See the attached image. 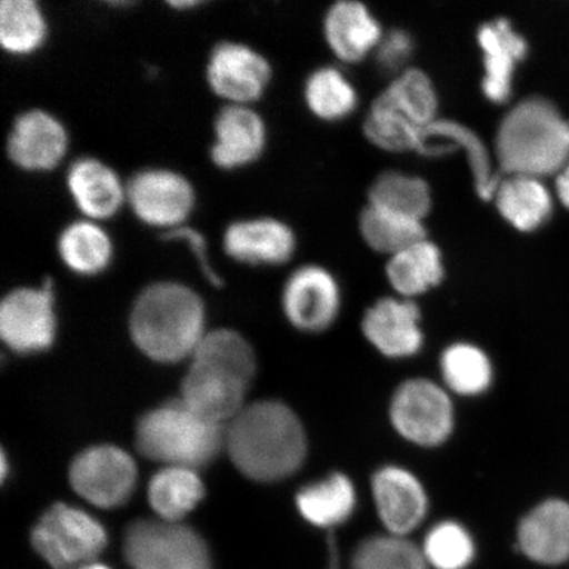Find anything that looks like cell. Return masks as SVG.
Segmentation results:
<instances>
[{
  "label": "cell",
  "mask_w": 569,
  "mask_h": 569,
  "mask_svg": "<svg viewBox=\"0 0 569 569\" xmlns=\"http://www.w3.org/2000/svg\"><path fill=\"white\" fill-rule=\"evenodd\" d=\"M362 130L375 147L391 153L416 152L422 132V128L376 103L369 109Z\"/></svg>",
  "instance_id": "d590c367"
},
{
  "label": "cell",
  "mask_w": 569,
  "mask_h": 569,
  "mask_svg": "<svg viewBox=\"0 0 569 569\" xmlns=\"http://www.w3.org/2000/svg\"><path fill=\"white\" fill-rule=\"evenodd\" d=\"M373 103L386 107L419 128L439 118V97L431 78L423 70L409 68L391 78Z\"/></svg>",
  "instance_id": "4316f807"
},
{
  "label": "cell",
  "mask_w": 569,
  "mask_h": 569,
  "mask_svg": "<svg viewBox=\"0 0 569 569\" xmlns=\"http://www.w3.org/2000/svg\"><path fill=\"white\" fill-rule=\"evenodd\" d=\"M387 277L396 293L403 298L422 296L443 281L442 251L429 238L389 256Z\"/></svg>",
  "instance_id": "484cf974"
},
{
  "label": "cell",
  "mask_w": 569,
  "mask_h": 569,
  "mask_svg": "<svg viewBox=\"0 0 569 569\" xmlns=\"http://www.w3.org/2000/svg\"><path fill=\"white\" fill-rule=\"evenodd\" d=\"M416 152L427 158L465 152L476 191L483 201H492L502 176L497 172L493 156L486 142L471 128L455 120L438 118L423 128Z\"/></svg>",
  "instance_id": "ac0fdd59"
},
{
  "label": "cell",
  "mask_w": 569,
  "mask_h": 569,
  "mask_svg": "<svg viewBox=\"0 0 569 569\" xmlns=\"http://www.w3.org/2000/svg\"><path fill=\"white\" fill-rule=\"evenodd\" d=\"M351 569H427V561L410 540L389 533L365 540L353 553Z\"/></svg>",
  "instance_id": "e575fe53"
},
{
  "label": "cell",
  "mask_w": 569,
  "mask_h": 569,
  "mask_svg": "<svg viewBox=\"0 0 569 569\" xmlns=\"http://www.w3.org/2000/svg\"><path fill=\"white\" fill-rule=\"evenodd\" d=\"M557 193L560 202L569 209V163L557 177Z\"/></svg>",
  "instance_id": "60d3db41"
},
{
  "label": "cell",
  "mask_w": 569,
  "mask_h": 569,
  "mask_svg": "<svg viewBox=\"0 0 569 569\" xmlns=\"http://www.w3.org/2000/svg\"><path fill=\"white\" fill-rule=\"evenodd\" d=\"M67 189L82 218L98 223L118 216L127 206V182L97 158H80L70 163Z\"/></svg>",
  "instance_id": "ffe728a7"
},
{
  "label": "cell",
  "mask_w": 569,
  "mask_h": 569,
  "mask_svg": "<svg viewBox=\"0 0 569 569\" xmlns=\"http://www.w3.org/2000/svg\"><path fill=\"white\" fill-rule=\"evenodd\" d=\"M361 327L369 343L391 359L410 358L423 346L421 311L409 298H381L367 310Z\"/></svg>",
  "instance_id": "d6986e66"
},
{
  "label": "cell",
  "mask_w": 569,
  "mask_h": 569,
  "mask_svg": "<svg viewBox=\"0 0 569 569\" xmlns=\"http://www.w3.org/2000/svg\"><path fill=\"white\" fill-rule=\"evenodd\" d=\"M476 39L482 53V94L495 104L509 102L518 63L529 52L528 41L505 18L486 21Z\"/></svg>",
  "instance_id": "2e32d148"
},
{
  "label": "cell",
  "mask_w": 569,
  "mask_h": 569,
  "mask_svg": "<svg viewBox=\"0 0 569 569\" xmlns=\"http://www.w3.org/2000/svg\"><path fill=\"white\" fill-rule=\"evenodd\" d=\"M77 569H111L104 565H101V563H96V561H92V563H89L87 566H82L80 568H77Z\"/></svg>",
  "instance_id": "7bdbcfd3"
},
{
  "label": "cell",
  "mask_w": 569,
  "mask_h": 569,
  "mask_svg": "<svg viewBox=\"0 0 569 569\" xmlns=\"http://www.w3.org/2000/svg\"><path fill=\"white\" fill-rule=\"evenodd\" d=\"M422 552L437 569H465L473 559L475 543L461 525L447 521L427 533Z\"/></svg>",
  "instance_id": "8d00e7d4"
},
{
  "label": "cell",
  "mask_w": 569,
  "mask_h": 569,
  "mask_svg": "<svg viewBox=\"0 0 569 569\" xmlns=\"http://www.w3.org/2000/svg\"><path fill=\"white\" fill-rule=\"evenodd\" d=\"M203 497L204 486L196 469L163 467L149 482V503L163 521L180 522Z\"/></svg>",
  "instance_id": "f546056e"
},
{
  "label": "cell",
  "mask_w": 569,
  "mask_h": 569,
  "mask_svg": "<svg viewBox=\"0 0 569 569\" xmlns=\"http://www.w3.org/2000/svg\"><path fill=\"white\" fill-rule=\"evenodd\" d=\"M492 201L505 222L521 232L542 229L553 211L552 196L542 178L526 174H503Z\"/></svg>",
  "instance_id": "cb8c5ba5"
},
{
  "label": "cell",
  "mask_w": 569,
  "mask_h": 569,
  "mask_svg": "<svg viewBox=\"0 0 569 569\" xmlns=\"http://www.w3.org/2000/svg\"><path fill=\"white\" fill-rule=\"evenodd\" d=\"M495 159L503 174H559L569 163V119L550 99L533 96L510 107L497 127Z\"/></svg>",
  "instance_id": "7a4b0ae2"
},
{
  "label": "cell",
  "mask_w": 569,
  "mask_h": 569,
  "mask_svg": "<svg viewBox=\"0 0 569 569\" xmlns=\"http://www.w3.org/2000/svg\"><path fill=\"white\" fill-rule=\"evenodd\" d=\"M272 77L267 57L238 41L219 42L206 66L210 90L226 104L253 106L264 97Z\"/></svg>",
  "instance_id": "8fae6325"
},
{
  "label": "cell",
  "mask_w": 569,
  "mask_h": 569,
  "mask_svg": "<svg viewBox=\"0 0 569 569\" xmlns=\"http://www.w3.org/2000/svg\"><path fill=\"white\" fill-rule=\"evenodd\" d=\"M386 31L369 7L358 0H340L327 10L323 34L338 60L356 63L375 53Z\"/></svg>",
  "instance_id": "7402d4cb"
},
{
  "label": "cell",
  "mask_w": 569,
  "mask_h": 569,
  "mask_svg": "<svg viewBox=\"0 0 569 569\" xmlns=\"http://www.w3.org/2000/svg\"><path fill=\"white\" fill-rule=\"evenodd\" d=\"M210 159L219 169L252 166L264 153L268 130L253 106L226 104L213 119Z\"/></svg>",
  "instance_id": "9a60e30c"
},
{
  "label": "cell",
  "mask_w": 569,
  "mask_h": 569,
  "mask_svg": "<svg viewBox=\"0 0 569 569\" xmlns=\"http://www.w3.org/2000/svg\"><path fill=\"white\" fill-rule=\"evenodd\" d=\"M70 486L84 500L102 509H116L130 500L138 468L126 451L94 446L77 455L69 469Z\"/></svg>",
  "instance_id": "30bf717a"
},
{
  "label": "cell",
  "mask_w": 569,
  "mask_h": 569,
  "mask_svg": "<svg viewBox=\"0 0 569 569\" xmlns=\"http://www.w3.org/2000/svg\"><path fill=\"white\" fill-rule=\"evenodd\" d=\"M191 359L218 362L253 380L256 356L244 337L231 330L206 333Z\"/></svg>",
  "instance_id": "74e56055"
},
{
  "label": "cell",
  "mask_w": 569,
  "mask_h": 569,
  "mask_svg": "<svg viewBox=\"0 0 569 569\" xmlns=\"http://www.w3.org/2000/svg\"><path fill=\"white\" fill-rule=\"evenodd\" d=\"M223 249L240 264L276 267L293 258L297 237L288 223L277 218L241 219L224 230Z\"/></svg>",
  "instance_id": "e0dca14e"
},
{
  "label": "cell",
  "mask_w": 569,
  "mask_h": 569,
  "mask_svg": "<svg viewBox=\"0 0 569 569\" xmlns=\"http://www.w3.org/2000/svg\"><path fill=\"white\" fill-rule=\"evenodd\" d=\"M36 552L54 569H77L92 563L106 549L107 532L87 511L54 503L32 530Z\"/></svg>",
  "instance_id": "8992f818"
},
{
  "label": "cell",
  "mask_w": 569,
  "mask_h": 569,
  "mask_svg": "<svg viewBox=\"0 0 569 569\" xmlns=\"http://www.w3.org/2000/svg\"><path fill=\"white\" fill-rule=\"evenodd\" d=\"M306 107L323 122H340L358 109L359 92L343 70L338 67H320L305 82Z\"/></svg>",
  "instance_id": "f1b7e54d"
},
{
  "label": "cell",
  "mask_w": 569,
  "mask_h": 569,
  "mask_svg": "<svg viewBox=\"0 0 569 569\" xmlns=\"http://www.w3.org/2000/svg\"><path fill=\"white\" fill-rule=\"evenodd\" d=\"M252 380L218 362L193 359L181 386V400L212 422H231L246 407Z\"/></svg>",
  "instance_id": "4fadbf2b"
},
{
  "label": "cell",
  "mask_w": 569,
  "mask_h": 569,
  "mask_svg": "<svg viewBox=\"0 0 569 569\" xmlns=\"http://www.w3.org/2000/svg\"><path fill=\"white\" fill-rule=\"evenodd\" d=\"M332 569H336V568L332 567Z\"/></svg>",
  "instance_id": "ee69618b"
},
{
  "label": "cell",
  "mask_w": 569,
  "mask_h": 569,
  "mask_svg": "<svg viewBox=\"0 0 569 569\" xmlns=\"http://www.w3.org/2000/svg\"><path fill=\"white\" fill-rule=\"evenodd\" d=\"M440 369L447 388L459 396H479L488 390L493 380L492 362L488 355L469 343L448 347L440 359Z\"/></svg>",
  "instance_id": "836d02e7"
},
{
  "label": "cell",
  "mask_w": 569,
  "mask_h": 569,
  "mask_svg": "<svg viewBox=\"0 0 569 569\" xmlns=\"http://www.w3.org/2000/svg\"><path fill=\"white\" fill-rule=\"evenodd\" d=\"M518 545L537 563H565L569 559V503L549 500L532 509L519 523Z\"/></svg>",
  "instance_id": "603a6c76"
},
{
  "label": "cell",
  "mask_w": 569,
  "mask_h": 569,
  "mask_svg": "<svg viewBox=\"0 0 569 569\" xmlns=\"http://www.w3.org/2000/svg\"><path fill=\"white\" fill-rule=\"evenodd\" d=\"M415 53V40L412 36L401 28H393L383 33L379 46L373 53L377 67L382 73L390 74L391 78L409 69L408 63Z\"/></svg>",
  "instance_id": "f35d334b"
},
{
  "label": "cell",
  "mask_w": 569,
  "mask_h": 569,
  "mask_svg": "<svg viewBox=\"0 0 569 569\" xmlns=\"http://www.w3.org/2000/svg\"><path fill=\"white\" fill-rule=\"evenodd\" d=\"M197 203L189 178L168 168H149L127 181V206L141 223L162 233L187 224Z\"/></svg>",
  "instance_id": "52a82bcc"
},
{
  "label": "cell",
  "mask_w": 569,
  "mask_h": 569,
  "mask_svg": "<svg viewBox=\"0 0 569 569\" xmlns=\"http://www.w3.org/2000/svg\"><path fill=\"white\" fill-rule=\"evenodd\" d=\"M168 4L177 11H187L189 9H196V7L202 6L203 3L198 2V0H174V2Z\"/></svg>",
  "instance_id": "b9f144b4"
},
{
  "label": "cell",
  "mask_w": 569,
  "mask_h": 569,
  "mask_svg": "<svg viewBox=\"0 0 569 569\" xmlns=\"http://www.w3.org/2000/svg\"><path fill=\"white\" fill-rule=\"evenodd\" d=\"M368 203L425 222L432 209V193L422 177L387 170L369 187Z\"/></svg>",
  "instance_id": "1f68e13d"
},
{
  "label": "cell",
  "mask_w": 569,
  "mask_h": 569,
  "mask_svg": "<svg viewBox=\"0 0 569 569\" xmlns=\"http://www.w3.org/2000/svg\"><path fill=\"white\" fill-rule=\"evenodd\" d=\"M341 305L339 283L320 266H303L295 270L284 282L282 308L296 329L322 332L336 322Z\"/></svg>",
  "instance_id": "5bb4252c"
},
{
  "label": "cell",
  "mask_w": 569,
  "mask_h": 569,
  "mask_svg": "<svg viewBox=\"0 0 569 569\" xmlns=\"http://www.w3.org/2000/svg\"><path fill=\"white\" fill-rule=\"evenodd\" d=\"M123 551L132 569H211L208 545L180 522L134 521L126 530Z\"/></svg>",
  "instance_id": "5b68a950"
},
{
  "label": "cell",
  "mask_w": 569,
  "mask_h": 569,
  "mask_svg": "<svg viewBox=\"0 0 569 569\" xmlns=\"http://www.w3.org/2000/svg\"><path fill=\"white\" fill-rule=\"evenodd\" d=\"M137 447L146 458L166 467L198 471L226 448V427L198 415L180 398L140 418Z\"/></svg>",
  "instance_id": "277c9868"
},
{
  "label": "cell",
  "mask_w": 569,
  "mask_h": 569,
  "mask_svg": "<svg viewBox=\"0 0 569 569\" xmlns=\"http://www.w3.org/2000/svg\"><path fill=\"white\" fill-rule=\"evenodd\" d=\"M359 231L369 248L388 256L427 238L422 220L405 217L371 203L360 212Z\"/></svg>",
  "instance_id": "d6a6232c"
},
{
  "label": "cell",
  "mask_w": 569,
  "mask_h": 569,
  "mask_svg": "<svg viewBox=\"0 0 569 569\" xmlns=\"http://www.w3.org/2000/svg\"><path fill=\"white\" fill-rule=\"evenodd\" d=\"M162 239L167 241H183L190 248V251L194 253V258L201 268L203 276L209 280L213 287H220L222 279L212 268L208 258V241H206L203 234L193 227L184 224L180 229L162 233Z\"/></svg>",
  "instance_id": "ab89813d"
},
{
  "label": "cell",
  "mask_w": 569,
  "mask_h": 569,
  "mask_svg": "<svg viewBox=\"0 0 569 569\" xmlns=\"http://www.w3.org/2000/svg\"><path fill=\"white\" fill-rule=\"evenodd\" d=\"M204 303L187 284H149L132 306L130 330L134 345L149 359L177 362L193 356L206 336Z\"/></svg>",
  "instance_id": "3957f363"
},
{
  "label": "cell",
  "mask_w": 569,
  "mask_h": 569,
  "mask_svg": "<svg viewBox=\"0 0 569 569\" xmlns=\"http://www.w3.org/2000/svg\"><path fill=\"white\" fill-rule=\"evenodd\" d=\"M377 513L389 533L407 537L423 521L429 501L422 482L408 469L389 466L372 479Z\"/></svg>",
  "instance_id": "44dd1931"
},
{
  "label": "cell",
  "mask_w": 569,
  "mask_h": 569,
  "mask_svg": "<svg viewBox=\"0 0 569 569\" xmlns=\"http://www.w3.org/2000/svg\"><path fill=\"white\" fill-rule=\"evenodd\" d=\"M48 19L34 0H3L0 3V46L18 57L31 56L44 47Z\"/></svg>",
  "instance_id": "4dcf8cb0"
},
{
  "label": "cell",
  "mask_w": 569,
  "mask_h": 569,
  "mask_svg": "<svg viewBox=\"0 0 569 569\" xmlns=\"http://www.w3.org/2000/svg\"><path fill=\"white\" fill-rule=\"evenodd\" d=\"M57 252L70 272L94 277L109 269L116 249L102 223L82 218L63 227L57 239Z\"/></svg>",
  "instance_id": "d4e9b609"
},
{
  "label": "cell",
  "mask_w": 569,
  "mask_h": 569,
  "mask_svg": "<svg viewBox=\"0 0 569 569\" xmlns=\"http://www.w3.org/2000/svg\"><path fill=\"white\" fill-rule=\"evenodd\" d=\"M54 290L51 281L40 287L13 289L0 305V333L18 355H33L51 348L56 338Z\"/></svg>",
  "instance_id": "9c48e42d"
},
{
  "label": "cell",
  "mask_w": 569,
  "mask_h": 569,
  "mask_svg": "<svg viewBox=\"0 0 569 569\" xmlns=\"http://www.w3.org/2000/svg\"><path fill=\"white\" fill-rule=\"evenodd\" d=\"M69 146V132L59 118L46 110L31 109L13 120L6 152L20 170L47 173L61 166Z\"/></svg>",
  "instance_id": "7c38bea8"
},
{
  "label": "cell",
  "mask_w": 569,
  "mask_h": 569,
  "mask_svg": "<svg viewBox=\"0 0 569 569\" xmlns=\"http://www.w3.org/2000/svg\"><path fill=\"white\" fill-rule=\"evenodd\" d=\"M301 516L317 528H333L347 521L356 508L353 482L345 473L336 472L308 483L296 497Z\"/></svg>",
  "instance_id": "83f0119b"
},
{
  "label": "cell",
  "mask_w": 569,
  "mask_h": 569,
  "mask_svg": "<svg viewBox=\"0 0 569 569\" xmlns=\"http://www.w3.org/2000/svg\"><path fill=\"white\" fill-rule=\"evenodd\" d=\"M226 450L247 478L272 482L303 465L308 438L300 418L279 401L246 405L226 427Z\"/></svg>",
  "instance_id": "6da1fadb"
},
{
  "label": "cell",
  "mask_w": 569,
  "mask_h": 569,
  "mask_svg": "<svg viewBox=\"0 0 569 569\" xmlns=\"http://www.w3.org/2000/svg\"><path fill=\"white\" fill-rule=\"evenodd\" d=\"M389 415L396 431L417 446L443 445L453 431L451 398L430 380L405 381L391 398Z\"/></svg>",
  "instance_id": "ba28073f"
}]
</instances>
